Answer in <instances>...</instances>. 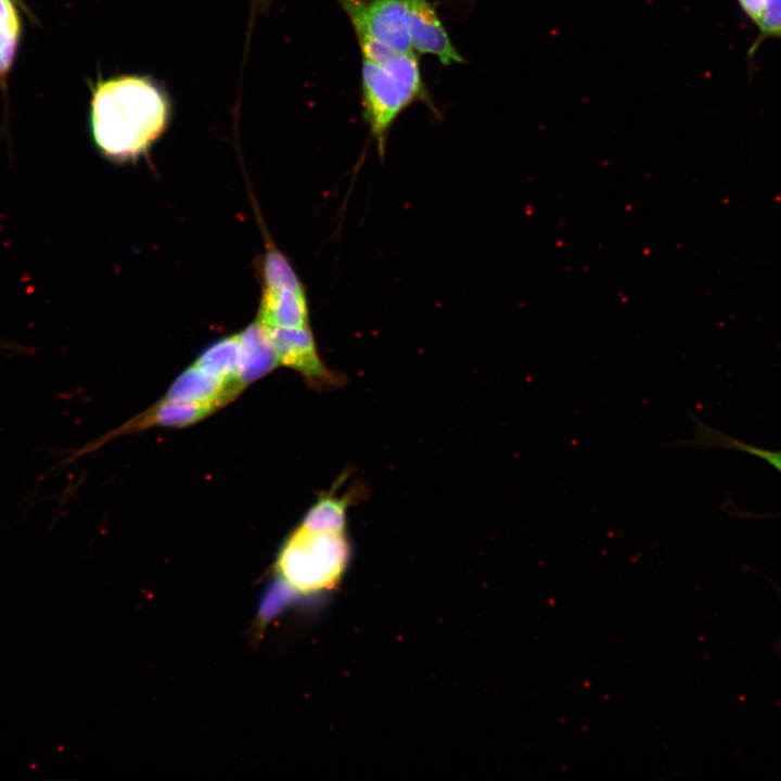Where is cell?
<instances>
[{"label":"cell","instance_id":"obj_1","mask_svg":"<svg viewBox=\"0 0 781 781\" xmlns=\"http://www.w3.org/2000/svg\"><path fill=\"white\" fill-rule=\"evenodd\" d=\"M170 116L168 97L152 78L120 75L92 89L90 131L107 158H137L163 135Z\"/></svg>","mask_w":781,"mask_h":781},{"label":"cell","instance_id":"obj_2","mask_svg":"<svg viewBox=\"0 0 781 781\" xmlns=\"http://www.w3.org/2000/svg\"><path fill=\"white\" fill-rule=\"evenodd\" d=\"M348 558L349 545L344 533L299 526L279 553L277 573L297 591L310 592L337 581Z\"/></svg>","mask_w":781,"mask_h":781},{"label":"cell","instance_id":"obj_3","mask_svg":"<svg viewBox=\"0 0 781 781\" xmlns=\"http://www.w3.org/2000/svg\"><path fill=\"white\" fill-rule=\"evenodd\" d=\"M361 94L363 117L381 157L385 154L389 130L397 117L414 102L432 106L430 99L404 80L363 59Z\"/></svg>","mask_w":781,"mask_h":781},{"label":"cell","instance_id":"obj_4","mask_svg":"<svg viewBox=\"0 0 781 781\" xmlns=\"http://www.w3.org/2000/svg\"><path fill=\"white\" fill-rule=\"evenodd\" d=\"M356 36H368L402 52H413L406 0H336Z\"/></svg>","mask_w":781,"mask_h":781},{"label":"cell","instance_id":"obj_5","mask_svg":"<svg viewBox=\"0 0 781 781\" xmlns=\"http://www.w3.org/2000/svg\"><path fill=\"white\" fill-rule=\"evenodd\" d=\"M267 330L279 364L299 373L313 388L325 389L341 385V375L329 369L322 360L310 325Z\"/></svg>","mask_w":781,"mask_h":781},{"label":"cell","instance_id":"obj_6","mask_svg":"<svg viewBox=\"0 0 781 781\" xmlns=\"http://www.w3.org/2000/svg\"><path fill=\"white\" fill-rule=\"evenodd\" d=\"M406 1L412 49L436 56L444 65L464 63V57L450 40L435 7L428 0Z\"/></svg>","mask_w":781,"mask_h":781},{"label":"cell","instance_id":"obj_7","mask_svg":"<svg viewBox=\"0 0 781 781\" xmlns=\"http://www.w3.org/2000/svg\"><path fill=\"white\" fill-rule=\"evenodd\" d=\"M218 408L210 404L201 402H177L162 399L138 417L115 430L113 433L91 444L81 452L91 451L99 445L108 441L117 436L140 432L152 426L184 427L197 423Z\"/></svg>","mask_w":781,"mask_h":781},{"label":"cell","instance_id":"obj_8","mask_svg":"<svg viewBox=\"0 0 781 781\" xmlns=\"http://www.w3.org/2000/svg\"><path fill=\"white\" fill-rule=\"evenodd\" d=\"M243 388L227 383L196 364L184 370L170 385L164 399L177 402L210 404L218 409L234 399Z\"/></svg>","mask_w":781,"mask_h":781},{"label":"cell","instance_id":"obj_9","mask_svg":"<svg viewBox=\"0 0 781 781\" xmlns=\"http://www.w3.org/2000/svg\"><path fill=\"white\" fill-rule=\"evenodd\" d=\"M305 287L263 289L257 320L267 328L310 325Z\"/></svg>","mask_w":781,"mask_h":781},{"label":"cell","instance_id":"obj_10","mask_svg":"<svg viewBox=\"0 0 781 781\" xmlns=\"http://www.w3.org/2000/svg\"><path fill=\"white\" fill-rule=\"evenodd\" d=\"M239 380L245 387L279 366L267 328L257 319L240 333Z\"/></svg>","mask_w":781,"mask_h":781},{"label":"cell","instance_id":"obj_11","mask_svg":"<svg viewBox=\"0 0 781 781\" xmlns=\"http://www.w3.org/2000/svg\"><path fill=\"white\" fill-rule=\"evenodd\" d=\"M692 420L695 422V430L692 437L683 440H675L664 444L665 446H693L699 448H726L731 450L742 451L754 457H757L781 474V451L769 450L757 446H752L743 443L737 438L728 436L727 434L710 427L706 423L702 422L696 415L691 413Z\"/></svg>","mask_w":781,"mask_h":781},{"label":"cell","instance_id":"obj_12","mask_svg":"<svg viewBox=\"0 0 781 781\" xmlns=\"http://www.w3.org/2000/svg\"><path fill=\"white\" fill-rule=\"evenodd\" d=\"M357 492L349 491L344 495L336 492V485L328 492H322L310 507L303 518L300 526L312 530L328 533H344L347 521V510L355 502Z\"/></svg>","mask_w":781,"mask_h":781},{"label":"cell","instance_id":"obj_13","mask_svg":"<svg viewBox=\"0 0 781 781\" xmlns=\"http://www.w3.org/2000/svg\"><path fill=\"white\" fill-rule=\"evenodd\" d=\"M240 353V333H238L207 347L194 364L227 383L244 388L239 380Z\"/></svg>","mask_w":781,"mask_h":781},{"label":"cell","instance_id":"obj_14","mask_svg":"<svg viewBox=\"0 0 781 781\" xmlns=\"http://www.w3.org/2000/svg\"><path fill=\"white\" fill-rule=\"evenodd\" d=\"M741 11L756 26L757 35L747 55L752 57L767 39L781 40V0H735Z\"/></svg>","mask_w":781,"mask_h":781},{"label":"cell","instance_id":"obj_15","mask_svg":"<svg viewBox=\"0 0 781 781\" xmlns=\"http://www.w3.org/2000/svg\"><path fill=\"white\" fill-rule=\"evenodd\" d=\"M21 21L14 0H0V78L9 73L17 50Z\"/></svg>","mask_w":781,"mask_h":781},{"label":"cell","instance_id":"obj_16","mask_svg":"<svg viewBox=\"0 0 781 781\" xmlns=\"http://www.w3.org/2000/svg\"><path fill=\"white\" fill-rule=\"evenodd\" d=\"M263 289L305 287L286 256L267 243L261 263Z\"/></svg>","mask_w":781,"mask_h":781},{"label":"cell","instance_id":"obj_17","mask_svg":"<svg viewBox=\"0 0 781 781\" xmlns=\"http://www.w3.org/2000/svg\"><path fill=\"white\" fill-rule=\"evenodd\" d=\"M0 349L7 350L10 353H15V354H24V353L28 351L27 347L20 345L15 342L1 338V337H0Z\"/></svg>","mask_w":781,"mask_h":781},{"label":"cell","instance_id":"obj_18","mask_svg":"<svg viewBox=\"0 0 781 781\" xmlns=\"http://www.w3.org/2000/svg\"><path fill=\"white\" fill-rule=\"evenodd\" d=\"M259 3L261 4L263 9L268 8L270 0H259Z\"/></svg>","mask_w":781,"mask_h":781},{"label":"cell","instance_id":"obj_19","mask_svg":"<svg viewBox=\"0 0 781 781\" xmlns=\"http://www.w3.org/2000/svg\"><path fill=\"white\" fill-rule=\"evenodd\" d=\"M777 644H778V650L781 652V635H780V639Z\"/></svg>","mask_w":781,"mask_h":781}]
</instances>
